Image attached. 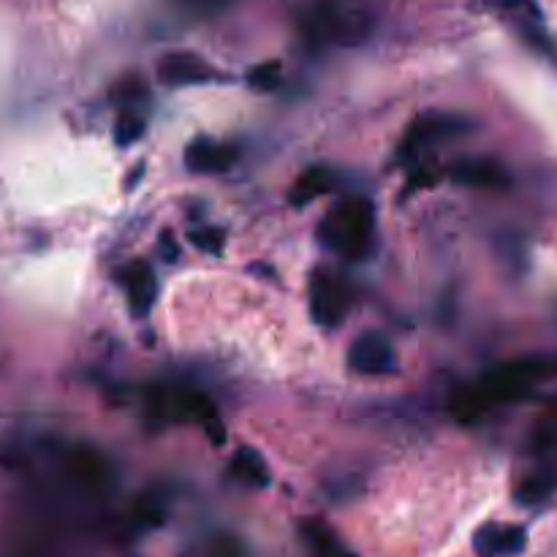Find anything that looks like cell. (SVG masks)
Returning <instances> with one entry per match:
<instances>
[{"mask_svg":"<svg viewBox=\"0 0 557 557\" xmlns=\"http://www.w3.org/2000/svg\"><path fill=\"white\" fill-rule=\"evenodd\" d=\"M188 9H193V12H204V14H213L218 12V9H224L229 0H182Z\"/></svg>","mask_w":557,"mask_h":557,"instance_id":"obj_20","label":"cell"},{"mask_svg":"<svg viewBox=\"0 0 557 557\" xmlns=\"http://www.w3.org/2000/svg\"><path fill=\"white\" fill-rule=\"evenodd\" d=\"M557 486V470H541V473L530 476L522 481V486L517 490V497L522 503H539L549 495Z\"/></svg>","mask_w":557,"mask_h":557,"instance_id":"obj_15","label":"cell"},{"mask_svg":"<svg viewBox=\"0 0 557 557\" xmlns=\"http://www.w3.org/2000/svg\"><path fill=\"white\" fill-rule=\"evenodd\" d=\"M280 77H283V66L278 61H267V63H258L256 68H251L248 74V85L253 90H262V93H269L280 85Z\"/></svg>","mask_w":557,"mask_h":557,"instance_id":"obj_17","label":"cell"},{"mask_svg":"<svg viewBox=\"0 0 557 557\" xmlns=\"http://www.w3.org/2000/svg\"><path fill=\"white\" fill-rule=\"evenodd\" d=\"M454 182L468 188H490V191H503L511 186L506 166L492 159H459L448 169Z\"/></svg>","mask_w":557,"mask_h":557,"instance_id":"obj_7","label":"cell"},{"mask_svg":"<svg viewBox=\"0 0 557 557\" xmlns=\"http://www.w3.org/2000/svg\"><path fill=\"white\" fill-rule=\"evenodd\" d=\"M188 237L199 251L210 253V256H218L224 251V231L220 229H193Z\"/></svg>","mask_w":557,"mask_h":557,"instance_id":"obj_19","label":"cell"},{"mask_svg":"<svg viewBox=\"0 0 557 557\" xmlns=\"http://www.w3.org/2000/svg\"><path fill=\"white\" fill-rule=\"evenodd\" d=\"M159 77L161 83L175 85V88H182V85H204L210 79H215V68L204 58L193 55V52H172V55L161 58Z\"/></svg>","mask_w":557,"mask_h":557,"instance_id":"obj_8","label":"cell"},{"mask_svg":"<svg viewBox=\"0 0 557 557\" xmlns=\"http://www.w3.org/2000/svg\"><path fill=\"white\" fill-rule=\"evenodd\" d=\"M144 137V117L137 115V112H123L117 117V126H115V142L121 148H128V144L139 142Z\"/></svg>","mask_w":557,"mask_h":557,"instance_id":"obj_18","label":"cell"},{"mask_svg":"<svg viewBox=\"0 0 557 557\" xmlns=\"http://www.w3.org/2000/svg\"><path fill=\"white\" fill-rule=\"evenodd\" d=\"M476 544H479V552L484 557L514 555V552H519L524 546V530L522 528H495V524H490V528L481 530L479 539H476Z\"/></svg>","mask_w":557,"mask_h":557,"instance_id":"obj_12","label":"cell"},{"mask_svg":"<svg viewBox=\"0 0 557 557\" xmlns=\"http://www.w3.org/2000/svg\"><path fill=\"white\" fill-rule=\"evenodd\" d=\"M231 470H235L237 479H242L245 484H253V486L267 484V479H269L267 463H264L262 454L251 446H242L240 452L231 457Z\"/></svg>","mask_w":557,"mask_h":557,"instance_id":"obj_14","label":"cell"},{"mask_svg":"<svg viewBox=\"0 0 557 557\" xmlns=\"http://www.w3.org/2000/svg\"><path fill=\"white\" fill-rule=\"evenodd\" d=\"M332 186H334L332 172L324 169V166H313V169H307L305 175L296 180L294 193H291V202L307 204V202H313V199H318V197H324V193L332 191Z\"/></svg>","mask_w":557,"mask_h":557,"instance_id":"obj_13","label":"cell"},{"mask_svg":"<svg viewBox=\"0 0 557 557\" xmlns=\"http://www.w3.org/2000/svg\"><path fill=\"white\" fill-rule=\"evenodd\" d=\"M535 452H546V448L557 446V400H552L546 414L541 416L539 425L533 427V438H530Z\"/></svg>","mask_w":557,"mask_h":557,"instance_id":"obj_16","label":"cell"},{"mask_svg":"<svg viewBox=\"0 0 557 557\" xmlns=\"http://www.w3.org/2000/svg\"><path fill=\"white\" fill-rule=\"evenodd\" d=\"M302 30L318 45H356L370 34V17L338 3H318L302 20Z\"/></svg>","mask_w":557,"mask_h":557,"instance_id":"obj_3","label":"cell"},{"mask_svg":"<svg viewBox=\"0 0 557 557\" xmlns=\"http://www.w3.org/2000/svg\"><path fill=\"white\" fill-rule=\"evenodd\" d=\"M66 468L79 484L90 486V490L106 484V479H110V465H106V459L90 446L72 448L66 457Z\"/></svg>","mask_w":557,"mask_h":557,"instance_id":"obj_11","label":"cell"},{"mask_svg":"<svg viewBox=\"0 0 557 557\" xmlns=\"http://www.w3.org/2000/svg\"><path fill=\"white\" fill-rule=\"evenodd\" d=\"M476 128V123L465 115H454V112H430V115H421L419 121L410 123V128L405 131V139L400 142V153L414 155L421 148L432 142H441V139H454L470 134Z\"/></svg>","mask_w":557,"mask_h":557,"instance_id":"obj_4","label":"cell"},{"mask_svg":"<svg viewBox=\"0 0 557 557\" xmlns=\"http://www.w3.org/2000/svg\"><path fill=\"white\" fill-rule=\"evenodd\" d=\"M307 300H311L313 321L321 327H338L349 313V291L329 273H313Z\"/></svg>","mask_w":557,"mask_h":557,"instance_id":"obj_6","label":"cell"},{"mask_svg":"<svg viewBox=\"0 0 557 557\" xmlns=\"http://www.w3.org/2000/svg\"><path fill=\"white\" fill-rule=\"evenodd\" d=\"M349 367L359 376H387L397 370V354L383 332H365L351 343Z\"/></svg>","mask_w":557,"mask_h":557,"instance_id":"obj_5","label":"cell"},{"mask_svg":"<svg viewBox=\"0 0 557 557\" xmlns=\"http://www.w3.org/2000/svg\"><path fill=\"white\" fill-rule=\"evenodd\" d=\"M161 253H164L166 262H177V256H180V248H177L172 231H164V235H161Z\"/></svg>","mask_w":557,"mask_h":557,"instance_id":"obj_21","label":"cell"},{"mask_svg":"<svg viewBox=\"0 0 557 557\" xmlns=\"http://www.w3.org/2000/svg\"><path fill=\"white\" fill-rule=\"evenodd\" d=\"M123 286H126L128 305H131L134 316L144 318L155 305V296H159V280L155 273L150 269V264L144 262H131L123 273Z\"/></svg>","mask_w":557,"mask_h":557,"instance_id":"obj_9","label":"cell"},{"mask_svg":"<svg viewBox=\"0 0 557 557\" xmlns=\"http://www.w3.org/2000/svg\"><path fill=\"white\" fill-rule=\"evenodd\" d=\"M237 159V150L231 144L213 142V139H197L186 150V166L193 175H220L229 169Z\"/></svg>","mask_w":557,"mask_h":557,"instance_id":"obj_10","label":"cell"},{"mask_svg":"<svg viewBox=\"0 0 557 557\" xmlns=\"http://www.w3.org/2000/svg\"><path fill=\"white\" fill-rule=\"evenodd\" d=\"M376 231V207L365 197H349L334 204L332 213L318 226V240L349 258H359L370 251Z\"/></svg>","mask_w":557,"mask_h":557,"instance_id":"obj_2","label":"cell"},{"mask_svg":"<svg viewBox=\"0 0 557 557\" xmlns=\"http://www.w3.org/2000/svg\"><path fill=\"white\" fill-rule=\"evenodd\" d=\"M555 378L557 354H530L503 362V365L486 370L473 387L457 392V397L452 400V414L463 425H468V421H476L486 410L497 408V405H508L528 397L535 387L555 381Z\"/></svg>","mask_w":557,"mask_h":557,"instance_id":"obj_1","label":"cell"}]
</instances>
